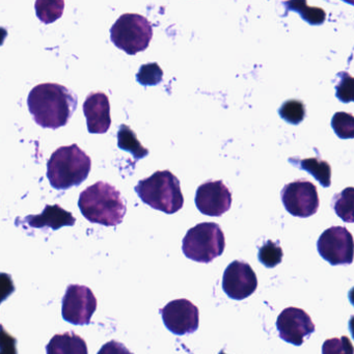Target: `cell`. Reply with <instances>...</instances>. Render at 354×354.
<instances>
[{
    "mask_svg": "<svg viewBox=\"0 0 354 354\" xmlns=\"http://www.w3.org/2000/svg\"><path fill=\"white\" fill-rule=\"evenodd\" d=\"M47 354H88V345L74 333H57L46 346Z\"/></svg>",
    "mask_w": 354,
    "mask_h": 354,
    "instance_id": "2e32d148",
    "label": "cell"
},
{
    "mask_svg": "<svg viewBox=\"0 0 354 354\" xmlns=\"http://www.w3.org/2000/svg\"><path fill=\"white\" fill-rule=\"evenodd\" d=\"M279 113L281 119L285 120L288 123L298 125L306 117V107L301 101L291 99L281 105Z\"/></svg>",
    "mask_w": 354,
    "mask_h": 354,
    "instance_id": "7402d4cb",
    "label": "cell"
},
{
    "mask_svg": "<svg viewBox=\"0 0 354 354\" xmlns=\"http://www.w3.org/2000/svg\"><path fill=\"white\" fill-rule=\"evenodd\" d=\"M62 302L64 320L74 325L90 324L97 308V299L90 288L82 285L68 286Z\"/></svg>",
    "mask_w": 354,
    "mask_h": 354,
    "instance_id": "9c48e42d",
    "label": "cell"
},
{
    "mask_svg": "<svg viewBox=\"0 0 354 354\" xmlns=\"http://www.w3.org/2000/svg\"><path fill=\"white\" fill-rule=\"evenodd\" d=\"M8 30H6L5 28H0V46L1 45H3V43H5L6 39H7L8 37Z\"/></svg>",
    "mask_w": 354,
    "mask_h": 354,
    "instance_id": "4dcf8cb0",
    "label": "cell"
},
{
    "mask_svg": "<svg viewBox=\"0 0 354 354\" xmlns=\"http://www.w3.org/2000/svg\"><path fill=\"white\" fill-rule=\"evenodd\" d=\"M354 189L346 188L341 194L333 196V209L346 223H353Z\"/></svg>",
    "mask_w": 354,
    "mask_h": 354,
    "instance_id": "ffe728a7",
    "label": "cell"
},
{
    "mask_svg": "<svg viewBox=\"0 0 354 354\" xmlns=\"http://www.w3.org/2000/svg\"><path fill=\"white\" fill-rule=\"evenodd\" d=\"M182 244L186 258L208 264L225 252V234L217 223H198L188 230Z\"/></svg>",
    "mask_w": 354,
    "mask_h": 354,
    "instance_id": "5b68a950",
    "label": "cell"
},
{
    "mask_svg": "<svg viewBox=\"0 0 354 354\" xmlns=\"http://www.w3.org/2000/svg\"><path fill=\"white\" fill-rule=\"evenodd\" d=\"M77 104V96L71 90L50 82L35 86L28 98L34 121L41 127L53 130L69 123Z\"/></svg>",
    "mask_w": 354,
    "mask_h": 354,
    "instance_id": "6da1fadb",
    "label": "cell"
},
{
    "mask_svg": "<svg viewBox=\"0 0 354 354\" xmlns=\"http://www.w3.org/2000/svg\"><path fill=\"white\" fill-rule=\"evenodd\" d=\"M78 207L90 223L115 227L125 216V202L115 186L99 181L80 194Z\"/></svg>",
    "mask_w": 354,
    "mask_h": 354,
    "instance_id": "7a4b0ae2",
    "label": "cell"
},
{
    "mask_svg": "<svg viewBox=\"0 0 354 354\" xmlns=\"http://www.w3.org/2000/svg\"><path fill=\"white\" fill-rule=\"evenodd\" d=\"M298 169L310 173L323 187L331 184V167L326 161L318 158H308L298 161Z\"/></svg>",
    "mask_w": 354,
    "mask_h": 354,
    "instance_id": "ac0fdd59",
    "label": "cell"
},
{
    "mask_svg": "<svg viewBox=\"0 0 354 354\" xmlns=\"http://www.w3.org/2000/svg\"><path fill=\"white\" fill-rule=\"evenodd\" d=\"M354 349L349 337L343 335L333 337L324 342L322 346V354H353Z\"/></svg>",
    "mask_w": 354,
    "mask_h": 354,
    "instance_id": "4316f807",
    "label": "cell"
},
{
    "mask_svg": "<svg viewBox=\"0 0 354 354\" xmlns=\"http://www.w3.org/2000/svg\"><path fill=\"white\" fill-rule=\"evenodd\" d=\"M118 146L121 150L131 153L136 160L145 158L149 155L148 149L142 147L140 140H138L136 132L125 124L121 125L118 131Z\"/></svg>",
    "mask_w": 354,
    "mask_h": 354,
    "instance_id": "e0dca14e",
    "label": "cell"
},
{
    "mask_svg": "<svg viewBox=\"0 0 354 354\" xmlns=\"http://www.w3.org/2000/svg\"><path fill=\"white\" fill-rule=\"evenodd\" d=\"M84 113L90 133L104 134L111 125V104L104 93H91L84 103Z\"/></svg>",
    "mask_w": 354,
    "mask_h": 354,
    "instance_id": "5bb4252c",
    "label": "cell"
},
{
    "mask_svg": "<svg viewBox=\"0 0 354 354\" xmlns=\"http://www.w3.org/2000/svg\"><path fill=\"white\" fill-rule=\"evenodd\" d=\"M258 279L248 263L233 261L225 268L223 277V289L232 299L243 300L254 293Z\"/></svg>",
    "mask_w": 354,
    "mask_h": 354,
    "instance_id": "8fae6325",
    "label": "cell"
},
{
    "mask_svg": "<svg viewBox=\"0 0 354 354\" xmlns=\"http://www.w3.org/2000/svg\"><path fill=\"white\" fill-rule=\"evenodd\" d=\"M152 38V26L138 14H124L111 28V42L129 55L146 50Z\"/></svg>",
    "mask_w": 354,
    "mask_h": 354,
    "instance_id": "8992f818",
    "label": "cell"
},
{
    "mask_svg": "<svg viewBox=\"0 0 354 354\" xmlns=\"http://www.w3.org/2000/svg\"><path fill=\"white\" fill-rule=\"evenodd\" d=\"M0 354H18L17 339L0 324Z\"/></svg>",
    "mask_w": 354,
    "mask_h": 354,
    "instance_id": "83f0119b",
    "label": "cell"
},
{
    "mask_svg": "<svg viewBox=\"0 0 354 354\" xmlns=\"http://www.w3.org/2000/svg\"><path fill=\"white\" fill-rule=\"evenodd\" d=\"M339 82L335 86L337 98L344 103H350L354 99V80L347 72H341L337 74Z\"/></svg>",
    "mask_w": 354,
    "mask_h": 354,
    "instance_id": "484cf974",
    "label": "cell"
},
{
    "mask_svg": "<svg viewBox=\"0 0 354 354\" xmlns=\"http://www.w3.org/2000/svg\"><path fill=\"white\" fill-rule=\"evenodd\" d=\"M136 194L145 204L155 210L174 214L183 208L179 179L169 171H157L136 186Z\"/></svg>",
    "mask_w": 354,
    "mask_h": 354,
    "instance_id": "277c9868",
    "label": "cell"
},
{
    "mask_svg": "<svg viewBox=\"0 0 354 354\" xmlns=\"http://www.w3.org/2000/svg\"><path fill=\"white\" fill-rule=\"evenodd\" d=\"M24 223L36 229H61L63 227H73L75 225V217L69 211H66L59 205H46L44 210L39 215H28L24 218Z\"/></svg>",
    "mask_w": 354,
    "mask_h": 354,
    "instance_id": "9a60e30c",
    "label": "cell"
},
{
    "mask_svg": "<svg viewBox=\"0 0 354 354\" xmlns=\"http://www.w3.org/2000/svg\"><path fill=\"white\" fill-rule=\"evenodd\" d=\"M283 257V252L279 242L268 240L259 250V261L267 268H274L275 266L281 264Z\"/></svg>",
    "mask_w": 354,
    "mask_h": 354,
    "instance_id": "44dd1931",
    "label": "cell"
},
{
    "mask_svg": "<svg viewBox=\"0 0 354 354\" xmlns=\"http://www.w3.org/2000/svg\"><path fill=\"white\" fill-rule=\"evenodd\" d=\"M15 290L11 275L0 272V304L8 299L15 292Z\"/></svg>",
    "mask_w": 354,
    "mask_h": 354,
    "instance_id": "f1b7e54d",
    "label": "cell"
},
{
    "mask_svg": "<svg viewBox=\"0 0 354 354\" xmlns=\"http://www.w3.org/2000/svg\"><path fill=\"white\" fill-rule=\"evenodd\" d=\"M97 354H133L126 348L124 344L117 341H111L104 344Z\"/></svg>",
    "mask_w": 354,
    "mask_h": 354,
    "instance_id": "f546056e",
    "label": "cell"
},
{
    "mask_svg": "<svg viewBox=\"0 0 354 354\" xmlns=\"http://www.w3.org/2000/svg\"><path fill=\"white\" fill-rule=\"evenodd\" d=\"M331 127L342 140L354 138V119L351 113H337L331 119Z\"/></svg>",
    "mask_w": 354,
    "mask_h": 354,
    "instance_id": "603a6c76",
    "label": "cell"
},
{
    "mask_svg": "<svg viewBox=\"0 0 354 354\" xmlns=\"http://www.w3.org/2000/svg\"><path fill=\"white\" fill-rule=\"evenodd\" d=\"M277 328L281 339L295 346H301L316 329L310 315L294 306L285 308L279 315Z\"/></svg>",
    "mask_w": 354,
    "mask_h": 354,
    "instance_id": "7c38bea8",
    "label": "cell"
},
{
    "mask_svg": "<svg viewBox=\"0 0 354 354\" xmlns=\"http://www.w3.org/2000/svg\"><path fill=\"white\" fill-rule=\"evenodd\" d=\"M281 196L286 210L301 218L316 214L320 205L318 190L308 180H296L287 184L281 190Z\"/></svg>",
    "mask_w": 354,
    "mask_h": 354,
    "instance_id": "52a82bcc",
    "label": "cell"
},
{
    "mask_svg": "<svg viewBox=\"0 0 354 354\" xmlns=\"http://www.w3.org/2000/svg\"><path fill=\"white\" fill-rule=\"evenodd\" d=\"M289 6H294L295 9L294 11H297L301 15L306 21L312 26H319L325 21L326 14L320 8H310L308 7L306 1H292V3H287Z\"/></svg>",
    "mask_w": 354,
    "mask_h": 354,
    "instance_id": "d4e9b609",
    "label": "cell"
},
{
    "mask_svg": "<svg viewBox=\"0 0 354 354\" xmlns=\"http://www.w3.org/2000/svg\"><path fill=\"white\" fill-rule=\"evenodd\" d=\"M165 327L177 335L194 333L200 325L198 306L187 299H176L160 310Z\"/></svg>",
    "mask_w": 354,
    "mask_h": 354,
    "instance_id": "30bf717a",
    "label": "cell"
},
{
    "mask_svg": "<svg viewBox=\"0 0 354 354\" xmlns=\"http://www.w3.org/2000/svg\"><path fill=\"white\" fill-rule=\"evenodd\" d=\"M35 8L40 21L45 24H50L62 17L65 9V3L63 0H37Z\"/></svg>",
    "mask_w": 354,
    "mask_h": 354,
    "instance_id": "d6986e66",
    "label": "cell"
},
{
    "mask_svg": "<svg viewBox=\"0 0 354 354\" xmlns=\"http://www.w3.org/2000/svg\"><path fill=\"white\" fill-rule=\"evenodd\" d=\"M196 205L201 213L207 216L219 217L230 210L232 194L223 181H207L198 186Z\"/></svg>",
    "mask_w": 354,
    "mask_h": 354,
    "instance_id": "4fadbf2b",
    "label": "cell"
},
{
    "mask_svg": "<svg viewBox=\"0 0 354 354\" xmlns=\"http://www.w3.org/2000/svg\"><path fill=\"white\" fill-rule=\"evenodd\" d=\"M136 80L142 86H153L160 84L163 80V71L157 63L142 65L136 74Z\"/></svg>",
    "mask_w": 354,
    "mask_h": 354,
    "instance_id": "cb8c5ba5",
    "label": "cell"
},
{
    "mask_svg": "<svg viewBox=\"0 0 354 354\" xmlns=\"http://www.w3.org/2000/svg\"><path fill=\"white\" fill-rule=\"evenodd\" d=\"M218 354H225V352H223V350H221V352H219V353H218Z\"/></svg>",
    "mask_w": 354,
    "mask_h": 354,
    "instance_id": "1f68e13d",
    "label": "cell"
},
{
    "mask_svg": "<svg viewBox=\"0 0 354 354\" xmlns=\"http://www.w3.org/2000/svg\"><path fill=\"white\" fill-rule=\"evenodd\" d=\"M353 246V237L344 227L325 230L317 242L319 254L333 266L352 264Z\"/></svg>",
    "mask_w": 354,
    "mask_h": 354,
    "instance_id": "ba28073f",
    "label": "cell"
},
{
    "mask_svg": "<svg viewBox=\"0 0 354 354\" xmlns=\"http://www.w3.org/2000/svg\"><path fill=\"white\" fill-rule=\"evenodd\" d=\"M92 169V160L77 145L61 147L51 155L47 163V178L57 190L82 185Z\"/></svg>",
    "mask_w": 354,
    "mask_h": 354,
    "instance_id": "3957f363",
    "label": "cell"
}]
</instances>
